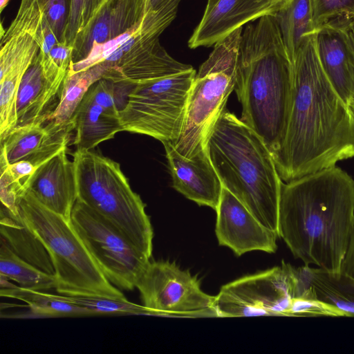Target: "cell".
Returning a JSON list of instances; mask_svg holds the SVG:
<instances>
[{
  "label": "cell",
  "instance_id": "obj_1",
  "mask_svg": "<svg viewBox=\"0 0 354 354\" xmlns=\"http://www.w3.org/2000/svg\"><path fill=\"white\" fill-rule=\"evenodd\" d=\"M315 35L304 37L292 62L286 129L279 149L272 155L283 182L354 158V111L324 71Z\"/></svg>",
  "mask_w": 354,
  "mask_h": 354
},
{
  "label": "cell",
  "instance_id": "obj_2",
  "mask_svg": "<svg viewBox=\"0 0 354 354\" xmlns=\"http://www.w3.org/2000/svg\"><path fill=\"white\" fill-rule=\"evenodd\" d=\"M278 230L305 266L341 273L354 231V179L336 165L283 181Z\"/></svg>",
  "mask_w": 354,
  "mask_h": 354
},
{
  "label": "cell",
  "instance_id": "obj_3",
  "mask_svg": "<svg viewBox=\"0 0 354 354\" xmlns=\"http://www.w3.org/2000/svg\"><path fill=\"white\" fill-rule=\"evenodd\" d=\"M292 66L274 15H266L243 30L234 90L241 120L263 140L271 154L286 129Z\"/></svg>",
  "mask_w": 354,
  "mask_h": 354
},
{
  "label": "cell",
  "instance_id": "obj_4",
  "mask_svg": "<svg viewBox=\"0 0 354 354\" xmlns=\"http://www.w3.org/2000/svg\"><path fill=\"white\" fill-rule=\"evenodd\" d=\"M206 147L223 187L263 225L279 234L283 180L263 140L225 109L209 133Z\"/></svg>",
  "mask_w": 354,
  "mask_h": 354
},
{
  "label": "cell",
  "instance_id": "obj_5",
  "mask_svg": "<svg viewBox=\"0 0 354 354\" xmlns=\"http://www.w3.org/2000/svg\"><path fill=\"white\" fill-rule=\"evenodd\" d=\"M21 221L48 251L60 295L124 298L104 276L71 220L42 205L29 192L19 203Z\"/></svg>",
  "mask_w": 354,
  "mask_h": 354
},
{
  "label": "cell",
  "instance_id": "obj_6",
  "mask_svg": "<svg viewBox=\"0 0 354 354\" xmlns=\"http://www.w3.org/2000/svg\"><path fill=\"white\" fill-rule=\"evenodd\" d=\"M72 155L77 199L109 221L150 258L153 232L145 204L131 189L120 164L94 149H76Z\"/></svg>",
  "mask_w": 354,
  "mask_h": 354
},
{
  "label": "cell",
  "instance_id": "obj_7",
  "mask_svg": "<svg viewBox=\"0 0 354 354\" xmlns=\"http://www.w3.org/2000/svg\"><path fill=\"white\" fill-rule=\"evenodd\" d=\"M243 27L215 43L196 73L180 134L173 143L189 158L206 147L209 133L234 90Z\"/></svg>",
  "mask_w": 354,
  "mask_h": 354
},
{
  "label": "cell",
  "instance_id": "obj_8",
  "mask_svg": "<svg viewBox=\"0 0 354 354\" xmlns=\"http://www.w3.org/2000/svg\"><path fill=\"white\" fill-rule=\"evenodd\" d=\"M188 71L134 84L120 111L122 131L175 142L184 123L189 91L196 75Z\"/></svg>",
  "mask_w": 354,
  "mask_h": 354
},
{
  "label": "cell",
  "instance_id": "obj_9",
  "mask_svg": "<svg viewBox=\"0 0 354 354\" xmlns=\"http://www.w3.org/2000/svg\"><path fill=\"white\" fill-rule=\"evenodd\" d=\"M71 221L106 279L118 289L133 290L150 258L109 221L78 199Z\"/></svg>",
  "mask_w": 354,
  "mask_h": 354
},
{
  "label": "cell",
  "instance_id": "obj_10",
  "mask_svg": "<svg viewBox=\"0 0 354 354\" xmlns=\"http://www.w3.org/2000/svg\"><path fill=\"white\" fill-rule=\"evenodd\" d=\"M299 291L296 268L281 266L245 276L223 286L215 296L218 317L291 316Z\"/></svg>",
  "mask_w": 354,
  "mask_h": 354
},
{
  "label": "cell",
  "instance_id": "obj_11",
  "mask_svg": "<svg viewBox=\"0 0 354 354\" xmlns=\"http://www.w3.org/2000/svg\"><path fill=\"white\" fill-rule=\"evenodd\" d=\"M136 288L149 315L218 317L215 297L203 292L198 278L175 263L149 261Z\"/></svg>",
  "mask_w": 354,
  "mask_h": 354
},
{
  "label": "cell",
  "instance_id": "obj_12",
  "mask_svg": "<svg viewBox=\"0 0 354 354\" xmlns=\"http://www.w3.org/2000/svg\"><path fill=\"white\" fill-rule=\"evenodd\" d=\"M0 56V142L17 124V100L21 80L36 57L37 32L23 29L5 35Z\"/></svg>",
  "mask_w": 354,
  "mask_h": 354
},
{
  "label": "cell",
  "instance_id": "obj_13",
  "mask_svg": "<svg viewBox=\"0 0 354 354\" xmlns=\"http://www.w3.org/2000/svg\"><path fill=\"white\" fill-rule=\"evenodd\" d=\"M216 212L218 244L235 254L259 250L274 253L279 234L263 225L230 191L223 187Z\"/></svg>",
  "mask_w": 354,
  "mask_h": 354
},
{
  "label": "cell",
  "instance_id": "obj_14",
  "mask_svg": "<svg viewBox=\"0 0 354 354\" xmlns=\"http://www.w3.org/2000/svg\"><path fill=\"white\" fill-rule=\"evenodd\" d=\"M75 131L72 118L64 123L42 120L14 128L1 144L9 163L27 160L39 167L64 149L68 148Z\"/></svg>",
  "mask_w": 354,
  "mask_h": 354
},
{
  "label": "cell",
  "instance_id": "obj_15",
  "mask_svg": "<svg viewBox=\"0 0 354 354\" xmlns=\"http://www.w3.org/2000/svg\"><path fill=\"white\" fill-rule=\"evenodd\" d=\"M173 187L187 198L215 211L223 185L210 160L207 147L187 158L181 156L171 142H164Z\"/></svg>",
  "mask_w": 354,
  "mask_h": 354
},
{
  "label": "cell",
  "instance_id": "obj_16",
  "mask_svg": "<svg viewBox=\"0 0 354 354\" xmlns=\"http://www.w3.org/2000/svg\"><path fill=\"white\" fill-rule=\"evenodd\" d=\"M64 149L39 166L28 182L27 191L42 205L71 220L77 199L75 167Z\"/></svg>",
  "mask_w": 354,
  "mask_h": 354
},
{
  "label": "cell",
  "instance_id": "obj_17",
  "mask_svg": "<svg viewBox=\"0 0 354 354\" xmlns=\"http://www.w3.org/2000/svg\"><path fill=\"white\" fill-rule=\"evenodd\" d=\"M274 13L272 0H218L204 12L188 46L190 48L212 46L244 24Z\"/></svg>",
  "mask_w": 354,
  "mask_h": 354
},
{
  "label": "cell",
  "instance_id": "obj_18",
  "mask_svg": "<svg viewBox=\"0 0 354 354\" xmlns=\"http://www.w3.org/2000/svg\"><path fill=\"white\" fill-rule=\"evenodd\" d=\"M315 42L324 71L340 97L349 105L353 75L344 17L319 27L316 31Z\"/></svg>",
  "mask_w": 354,
  "mask_h": 354
},
{
  "label": "cell",
  "instance_id": "obj_19",
  "mask_svg": "<svg viewBox=\"0 0 354 354\" xmlns=\"http://www.w3.org/2000/svg\"><path fill=\"white\" fill-rule=\"evenodd\" d=\"M62 84L45 76L38 54L25 73L19 88L17 127L48 118L57 106Z\"/></svg>",
  "mask_w": 354,
  "mask_h": 354
},
{
  "label": "cell",
  "instance_id": "obj_20",
  "mask_svg": "<svg viewBox=\"0 0 354 354\" xmlns=\"http://www.w3.org/2000/svg\"><path fill=\"white\" fill-rule=\"evenodd\" d=\"M119 114L104 109L85 95L72 118L75 132L73 145L76 149H95L122 131Z\"/></svg>",
  "mask_w": 354,
  "mask_h": 354
},
{
  "label": "cell",
  "instance_id": "obj_21",
  "mask_svg": "<svg viewBox=\"0 0 354 354\" xmlns=\"http://www.w3.org/2000/svg\"><path fill=\"white\" fill-rule=\"evenodd\" d=\"M296 272L301 282L313 288L318 299L336 307L344 317H354V279L305 265Z\"/></svg>",
  "mask_w": 354,
  "mask_h": 354
},
{
  "label": "cell",
  "instance_id": "obj_22",
  "mask_svg": "<svg viewBox=\"0 0 354 354\" xmlns=\"http://www.w3.org/2000/svg\"><path fill=\"white\" fill-rule=\"evenodd\" d=\"M1 241L25 261L55 275L50 257L37 236L21 221L6 210L1 214Z\"/></svg>",
  "mask_w": 354,
  "mask_h": 354
},
{
  "label": "cell",
  "instance_id": "obj_23",
  "mask_svg": "<svg viewBox=\"0 0 354 354\" xmlns=\"http://www.w3.org/2000/svg\"><path fill=\"white\" fill-rule=\"evenodd\" d=\"M274 15L292 62L304 37L317 31L312 0H289Z\"/></svg>",
  "mask_w": 354,
  "mask_h": 354
},
{
  "label": "cell",
  "instance_id": "obj_24",
  "mask_svg": "<svg viewBox=\"0 0 354 354\" xmlns=\"http://www.w3.org/2000/svg\"><path fill=\"white\" fill-rule=\"evenodd\" d=\"M109 69V66L104 62L76 73L68 70L62 84L59 102L48 119L60 124L71 120L90 87L104 78Z\"/></svg>",
  "mask_w": 354,
  "mask_h": 354
},
{
  "label": "cell",
  "instance_id": "obj_25",
  "mask_svg": "<svg viewBox=\"0 0 354 354\" xmlns=\"http://www.w3.org/2000/svg\"><path fill=\"white\" fill-rule=\"evenodd\" d=\"M1 297L20 300L26 303L31 313L38 317H65L91 315L94 313L80 306L66 301L62 295H53L44 291L32 290L19 286L1 288Z\"/></svg>",
  "mask_w": 354,
  "mask_h": 354
},
{
  "label": "cell",
  "instance_id": "obj_26",
  "mask_svg": "<svg viewBox=\"0 0 354 354\" xmlns=\"http://www.w3.org/2000/svg\"><path fill=\"white\" fill-rule=\"evenodd\" d=\"M0 275L15 281L20 288L28 290L46 291L56 290L57 286L55 275L25 261L2 241L0 246Z\"/></svg>",
  "mask_w": 354,
  "mask_h": 354
},
{
  "label": "cell",
  "instance_id": "obj_27",
  "mask_svg": "<svg viewBox=\"0 0 354 354\" xmlns=\"http://www.w3.org/2000/svg\"><path fill=\"white\" fill-rule=\"evenodd\" d=\"M63 298L73 304L84 307L94 315H147L149 310L143 305H138L124 298H111L99 296H69Z\"/></svg>",
  "mask_w": 354,
  "mask_h": 354
},
{
  "label": "cell",
  "instance_id": "obj_28",
  "mask_svg": "<svg viewBox=\"0 0 354 354\" xmlns=\"http://www.w3.org/2000/svg\"><path fill=\"white\" fill-rule=\"evenodd\" d=\"M108 0H71L68 19L65 29L64 42L71 46L77 35L91 24L95 16Z\"/></svg>",
  "mask_w": 354,
  "mask_h": 354
},
{
  "label": "cell",
  "instance_id": "obj_29",
  "mask_svg": "<svg viewBox=\"0 0 354 354\" xmlns=\"http://www.w3.org/2000/svg\"><path fill=\"white\" fill-rule=\"evenodd\" d=\"M138 29V28L131 30L130 32L120 34L115 38L110 39L102 44L92 46L88 53L84 59L76 62H71L68 70L76 73L104 62L114 51L133 37V32Z\"/></svg>",
  "mask_w": 354,
  "mask_h": 354
},
{
  "label": "cell",
  "instance_id": "obj_30",
  "mask_svg": "<svg viewBox=\"0 0 354 354\" xmlns=\"http://www.w3.org/2000/svg\"><path fill=\"white\" fill-rule=\"evenodd\" d=\"M312 6L317 30L337 18H354V0H312Z\"/></svg>",
  "mask_w": 354,
  "mask_h": 354
},
{
  "label": "cell",
  "instance_id": "obj_31",
  "mask_svg": "<svg viewBox=\"0 0 354 354\" xmlns=\"http://www.w3.org/2000/svg\"><path fill=\"white\" fill-rule=\"evenodd\" d=\"M41 3L44 17L58 40L64 38L67 24L66 0H41Z\"/></svg>",
  "mask_w": 354,
  "mask_h": 354
},
{
  "label": "cell",
  "instance_id": "obj_32",
  "mask_svg": "<svg viewBox=\"0 0 354 354\" xmlns=\"http://www.w3.org/2000/svg\"><path fill=\"white\" fill-rule=\"evenodd\" d=\"M344 24L350 51L351 65L353 75V85L349 105L354 111V18L344 17Z\"/></svg>",
  "mask_w": 354,
  "mask_h": 354
},
{
  "label": "cell",
  "instance_id": "obj_33",
  "mask_svg": "<svg viewBox=\"0 0 354 354\" xmlns=\"http://www.w3.org/2000/svg\"><path fill=\"white\" fill-rule=\"evenodd\" d=\"M342 272L354 279V231L342 264Z\"/></svg>",
  "mask_w": 354,
  "mask_h": 354
},
{
  "label": "cell",
  "instance_id": "obj_34",
  "mask_svg": "<svg viewBox=\"0 0 354 354\" xmlns=\"http://www.w3.org/2000/svg\"><path fill=\"white\" fill-rule=\"evenodd\" d=\"M109 28L105 20L97 22L95 25L93 31V46L95 44H102L107 41V38L109 35Z\"/></svg>",
  "mask_w": 354,
  "mask_h": 354
},
{
  "label": "cell",
  "instance_id": "obj_35",
  "mask_svg": "<svg viewBox=\"0 0 354 354\" xmlns=\"http://www.w3.org/2000/svg\"><path fill=\"white\" fill-rule=\"evenodd\" d=\"M176 0H149L147 11H156Z\"/></svg>",
  "mask_w": 354,
  "mask_h": 354
},
{
  "label": "cell",
  "instance_id": "obj_36",
  "mask_svg": "<svg viewBox=\"0 0 354 354\" xmlns=\"http://www.w3.org/2000/svg\"><path fill=\"white\" fill-rule=\"evenodd\" d=\"M8 279L0 275V286L1 288H16L18 286H15L8 281Z\"/></svg>",
  "mask_w": 354,
  "mask_h": 354
},
{
  "label": "cell",
  "instance_id": "obj_37",
  "mask_svg": "<svg viewBox=\"0 0 354 354\" xmlns=\"http://www.w3.org/2000/svg\"><path fill=\"white\" fill-rule=\"evenodd\" d=\"M289 0H272V4L274 10V12L276 13Z\"/></svg>",
  "mask_w": 354,
  "mask_h": 354
},
{
  "label": "cell",
  "instance_id": "obj_38",
  "mask_svg": "<svg viewBox=\"0 0 354 354\" xmlns=\"http://www.w3.org/2000/svg\"><path fill=\"white\" fill-rule=\"evenodd\" d=\"M218 1V0H207L204 12H207L210 10Z\"/></svg>",
  "mask_w": 354,
  "mask_h": 354
},
{
  "label": "cell",
  "instance_id": "obj_39",
  "mask_svg": "<svg viewBox=\"0 0 354 354\" xmlns=\"http://www.w3.org/2000/svg\"><path fill=\"white\" fill-rule=\"evenodd\" d=\"M8 1H9V0H1L0 7H1V11L3 9V8L7 5Z\"/></svg>",
  "mask_w": 354,
  "mask_h": 354
}]
</instances>
